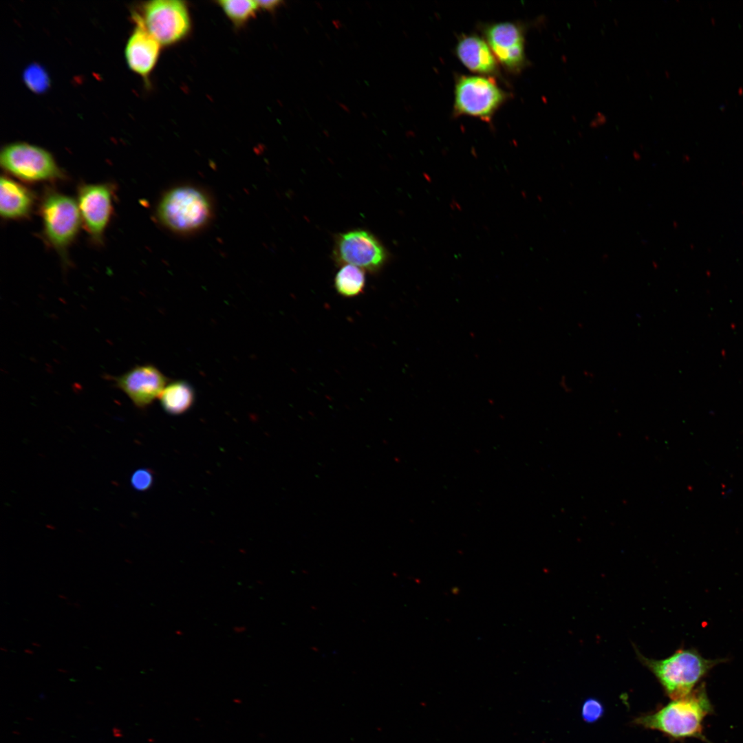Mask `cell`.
Here are the masks:
<instances>
[{
	"mask_svg": "<svg viewBox=\"0 0 743 743\" xmlns=\"http://www.w3.org/2000/svg\"><path fill=\"white\" fill-rule=\"evenodd\" d=\"M713 711L702 684L686 697L672 700L657 711L636 718L634 722L674 740L693 737L706 741L703 721Z\"/></svg>",
	"mask_w": 743,
	"mask_h": 743,
	"instance_id": "cell-1",
	"label": "cell"
},
{
	"mask_svg": "<svg viewBox=\"0 0 743 743\" xmlns=\"http://www.w3.org/2000/svg\"><path fill=\"white\" fill-rule=\"evenodd\" d=\"M640 661L657 678L667 696L677 700L690 694L698 683L721 659H707L693 649H679L669 657L656 660L644 656L636 649Z\"/></svg>",
	"mask_w": 743,
	"mask_h": 743,
	"instance_id": "cell-2",
	"label": "cell"
},
{
	"mask_svg": "<svg viewBox=\"0 0 743 743\" xmlns=\"http://www.w3.org/2000/svg\"><path fill=\"white\" fill-rule=\"evenodd\" d=\"M162 47L180 43L190 34L191 18L187 3L180 0H151L142 2L131 11Z\"/></svg>",
	"mask_w": 743,
	"mask_h": 743,
	"instance_id": "cell-3",
	"label": "cell"
},
{
	"mask_svg": "<svg viewBox=\"0 0 743 743\" xmlns=\"http://www.w3.org/2000/svg\"><path fill=\"white\" fill-rule=\"evenodd\" d=\"M211 215L210 201L200 189L182 186L166 192L160 200L157 215L169 230L189 233L203 227Z\"/></svg>",
	"mask_w": 743,
	"mask_h": 743,
	"instance_id": "cell-4",
	"label": "cell"
},
{
	"mask_svg": "<svg viewBox=\"0 0 743 743\" xmlns=\"http://www.w3.org/2000/svg\"><path fill=\"white\" fill-rule=\"evenodd\" d=\"M40 215L45 239L65 258L82 222L77 202L63 193L47 191L41 202Z\"/></svg>",
	"mask_w": 743,
	"mask_h": 743,
	"instance_id": "cell-5",
	"label": "cell"
},
{
	"mask_svg": "<svg viewBox=\"0 0 743 743\" xmlns=\"http://www.w3.org/2000/svg\"><path fill=\"white\" fill-rule=\"evenodd\" d=\"M0 162L7 173L27 182L52 181L64 177L51 153L28 142L6 144L1 151Z\"/></svg>",
	"mask_w": 743,
	"mask_h": 743,
	"instance_id": "cell-6",
	"label": "cell"
},
{
	"mask_svg": "<svg viewBox=\"0 0 743 743\" xmlns=\"http://www.w3.org/2000/svg\"><path fill=\"white\" fill-rule=\"evenodd\" d=\"M505 98V93L492 79L463 76L455 85L454 110L457 115L488 121Z\"/></svg>",
	"mask_w": 743,
	"mask_h": 743,
	"instance_id": "cell-7",
	"label": "cell"
},
{
	"mask_svg": "<svg viewBox=\"0 0 743 743\" xmlns=\"http://www.w3.org/2000/svg\"><path fill=\"white\" fill-rule=\"evenodd\" d=\"M334 255L338 263L353 265L370 272L380 270L387 259V251L379 240L371 233L360 229L340 234L336 240Z\"/></svg>",
	"mask_w": 743,
	"mask_h": 743,
	"instance_id": "cell-8",
	"label": "cell"
},
{
	"mask_svg": "<svg viewBox=\"0 0 743 743\" xmlns=\"http://www.w3.org/2000/svg\"><path fill=\"white\" fill-rule=\"evenodd\" d=\"M114 187L108 183L81 185L77 204L82 222L91 239L103 241L113 211Z\"/></svg>",
	"mask_w": 743,
	"mask_h": 743,
	"instance_id": "cell-9",
	"label": "cell"
},
{
	"mask_svg": "<svg viewBox=\"0 0 743 743\" xmlns=\"http://www.w3.org/2000/svg\"><path fill=\"white\" fill-rule=\"evenodd\" d=\"M166 377L155 366H136L116 378V385L138 407L160 398L167 385Z\"/></svg>",
	"mask_w": 743,
	"mask_h": 743,
	"instance_id": "cell-10",
	"label": "cell"
},
{
	"mask_svg": "<svg viewBox=\"0 0 743 743\" xmlns=\"http://www.w3.org/2000/svg\"><path fill=\"white\" fill-rule=\"evenodd\" d=\"M131 19L134 28L124 49L125 61L129 69L149 85L151 74L157 65L162 46L139 21Z\"/></svg>",
	"mask_w": 743,
	"mask_h": 743,
	"instance_id": "cell-11",
	"label": "cell"
},
{
	"mask_svg": "<svg viewBox=\"0 0 743 743\" xmlns=\"http://www.w3.org/2000/svg\"><path fill=\"white\" fill-rule=\"evenodd\" d=\"M485 36L496 60L504 66L512 71L523 67L524 38L519 27L510 22L495 23L485 30Z\"/></svg>",
	"mask_w": 743,
	"mask_h": 743,
	"instance_id": "cell-12",
	"label": "cell"
},
{
	"mask_svg": "<svg viewBox=\"0 0 743 743\" xmlns=\"http://www.w3.org/2000/svg\"><path fill=\"white\" fill-rule=\"evenodd\" d=\"M0 194V213L3 218L21 219L30 213L34 196L29 189L21 183L3 175L1 178Z\"/></svg>",
	"mask_w": 743,
	"mask_h": 743,
	"instance_id": "cell-13",
	"label": "cell"
},
{
	"mask_svg": "<svg viewBox=\"0 0 743 743\" xmlns=\"http://www.w3.org/2000/svg\"><path fill=\"white\" fill-rule=\"evenodd\" d=\"M487 44L475 35L463 36L457 45V57L472 72L482 74H495L497 70V63Z\"/></svg>",
	"mask_w": 743,
	"mask_h": 743,
	"instance_id": "cell-14",
	"label": "cell"
},
{
	"mask_svg": "<svg viewBox=\"0 0 743 743\" xmlns=\"http://www.w3.org/2000/svg\"><path fill=\"white\" fill-rule=\"evenodd\" d=\"M194 398L192 387L185 381L177 380L166 385L160 400L167 413L178 415L184 413L192 406Z\"/></svg>",
	"mask_w": 743,
	"mask_h": 743,
	"instance_id": "cell-15",
	"label": "cell"
},
{
	"mask_svg": "<svg viewBox=\"0 0 743 743\" xmlns=\"http://www.w3.org/2000/svg\"><path fill=\"white\" fill-rule=\"evenodd\" d=\"M365 276L360 268L345 264L337 272L334 286L336 291L345 297H356L363 292Z\"/></svg>",
	"mask_w": 743,
	"mask_h": 743,
	"instance_id": "cell-16",
	"label": "cell"
},
{
	"mask_svg": "<svg viewBox=\"0 0 743 743\" xmlns=\"http://www.w3.org/2000/svg\"><path fill=\"white\" fill-rule=\"evenodd\" d=\"M216 3L236 28L244 26L259 10L256 1L219 0Z\"/></svg>",
	"mask_w": 743,
	"mask_h": 743,
	"instance_id": "cell-17",
	"label": "cell"
},
{
	"mask_svg": "<svg viewBox=\"0 0 743 743\" xmlns=\"http://www.w3.org/2000/svg\"><path fill=\"white\" fill-rule=\"evenodd\" d=\"M23 79L26 87L35 94L46 91L50 84L47 72L42 66L36 63H32L25 69Z\"/></svg>",
	"mask_w": 743,
	"mask_h": 743,
	"instance_id": "cell-18",
	"label": "cell"
},
{
	"mask_svg": "<svg viewBox=\"0 0 743 743\" xmlns=\"http://www.w3.org/2000/svg\"><path fill=\"white\" fill-rule=\"evenodd\" d=\"M604 713V707L601 702L595 698H588L583 704L581 715L583 720L588 723H592L599 720Z\"/></svg>",
	"mask_w": 743,
	"mask_h": 743,
	"instance_id": "cell-19",
	"label": "cell"
},
{
	"mask_svg": "<svg viewBox=\"0 0 743 743\" xmlns=\"http://www.w3.org/2000/svg\"><path fill=\"white\" fill-rule=\"evenodd\" d=\"M153 476L149 470L140 469L135 472L131 478V482L135 488L138 490H147L151 485Z\"/></svg>",
	"mask_w": 743,
	"mask_h": 743,
	"instance_id": "cell-20",
	"label": "cell"
},
{
	"mask_svg": "<svg viewBox=\"0 0 743 743\" xmlns=\"http://www.w3.org/2000/svg\"><path fill=\"white\" fill-rule=\"evenodd\" d=\"M259 10L272 12L280 6L282 1L279 0L256 1Z\"/></svg>",
	"mask_w": 743,
	"mask_h": 743,
	"instance_id": "cell-21",
	"label": "cell"
},
{
	"mask_svg": "<svg viewBox=\"0 0 743 743\" xmlns=\"http://www.w3.org/2000/svg\"><path fill=\"white\" fill-rule=\"evenodd\" d=\"M24 652H25V653H27V654H32L34 653V652H32V650H30V649H24Z\"/></svg>",
	"mask_w": 743,
	"mask_h": 743,
	"instance_id": "cell-22",
	"label": "cell"
},
{
	"mask_svg": "<svg viewBox=\"0 0 743 743\" xmlns=\"http://www.w3.org/2000/svg\"><path fill=\"white\" fill-rule=\"evenodd\" d=\"M72 605H74V606H75L76 607H78V608H80V607H81V606L80 605V604H78V603H72Z\"/></svg>",
	"mask_w": 743,
	"mask_h": 743,
	"instance_id": "cell-23",
	"label": "cell"
},
{
	"mask_svg": "<svg viewBox=\"0 0 743 743\" xmlns=\"http://www.w3.org/2000/svg\"><path fill=\"white\" fill-rule=\"evenodd\" d=\"M32 645H34V646H35V647H40V645H39V643H34H34H32Z\"/></svg>",
	"mask_w": 743,
	"mask_h": 743,
	"instance_id": "cell-24",
	"label": "cell"
},
{
	"mask_svg": "<svg viewBox=\"0 0 743 743\" xmlns=\"http://www.w3.org/2000/svg\"><path fill=\"white\" fill-rule=\"evenodd\" d=\"M58 596H59L60 598H61V599H67V598L66 596H63V595H61H61H58Z\"/></svg>",
	"mask_w": 743,
	"mask_h": 743,
	"instance_id": "cell-25",
	"label": "cell"
},
{
	"mask_svg": "<svg viewBox=\"0 0 743 743\" xmlns=\"http://www.w3.org/2000/svg\"><path fill=\"white\" fill-rule=\"evenodd\" d=\"M1 649L2 651H7V649H5V648H3V647H1Z\"/></svg>",
	"mask_w": 743,
	"mask_h": 743,
	"instance_id": "cell-26",
	"label": "cell"
}]
</instances>
